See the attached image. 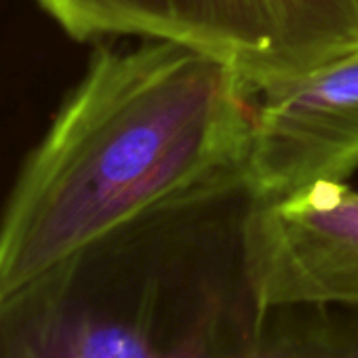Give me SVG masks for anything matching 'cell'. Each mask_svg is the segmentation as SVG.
Segmentation results:
<instances>
[{
	"mask_svg": "<svg viewBox=\"0 0 358 358\" xmlns=\"http://www.w3.org/2000/svg\"><path fill=\"white\" fill-rule=\"evenodd\" d=\"M253 97L190 47L99 49L0 213V291L162 211L245 190Z\"/></svg>",
	"mask_w": 358,
	"mask_h": 358,
	"instance_id": "1",
	"label": "cell"
},
{
	"mask_svg": "<svg viewBox=\"0 0 358 358\" xmlns=\"http://www.w3.org/2000/svg\"><path fill=\"white\" fill-rule=\"evenodd\" d=\"M74 41L141 36L232 66L259 95L358 51V0H34Z\"/></svg>",
	"mask_w": 358,
	"mask_h": 358,
	"instance_id": "2",
	"label": "cell"
},
{
	"mask_svg": "<svg viewBox=\"0 0 358 358\" xmlns=\"http://www.w3.org/2000/svg\"><path fill=\"white\" fill-rule=\"evenodd\" d=\"M255 97L243 182L253 203L343 184L358 169V51Z\"/></svg>",
	"mask_w": 358,
	"mask_h": 358,
	"instance_id": "3",
	"label": "cell"
},
{
	"mask_svg": "<svg viewBox=\"0 0 358 358\" xmlns=\"http://www.w3.org/2000/svg\"><path fill=\"white\" fill-rule=\"evenodd\" d=\"M245 243L255 272L278 293L358 295V192L345 184L253 203Z\"/></svg>",
	"mask_w": 358,
	"mask_h": 358,
	"instance_id": "4",
	"label": "cell"
}]
</instances>
